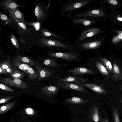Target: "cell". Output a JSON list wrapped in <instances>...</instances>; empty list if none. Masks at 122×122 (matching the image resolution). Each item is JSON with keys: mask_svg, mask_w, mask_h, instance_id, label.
<instances>
[{"mask_svg": "<svg viewBox=\"0 0 122 122\" xmlns=\"http://www.w3.org/2000/svg\"><path fill=\"white\" fill-rule=\"evenodd\" d=\"M104 14V13L102 10L100 9H94L76 14L70 17L84 18L92 19V18H93L102 16Z\"/></svg>", "mask_w": 122, "mask_h": 122, "instance_id": "8992f818", "label": "cell"}, {"mask_svg": "<svg viewBox=\"0 0 122 122\" xmlns=\"http://www.w3.org/2000/svg\"><path fill=\"white\" fill-rule=\"evenodd\" d=\"M101 41L94 39L86 41L75 44L77 48L81 50H94L99 48L101 45Z\"/></svg>", "mask_w": 122, "mask_h": 122, "instance_id": "5b68a950", "label": "cell"}, {"mask_svg": "<svg viewBox=\"0 0 122 122\" xmlns=\"http://www.w3.org/2000/svg\"><path fill=\"white\" fill-rule=\"evenodd\" d=\"M100 31V29L96 27H89L82 30L78 35L75 44L93 39Z\"/></svg>", "mask_w": 122, "mask_h": 122, "instance_id": "3957f363", "label": "cell"}, {"mask_svg": "<svg viewBox=\"0 0 122 122\" xmlns=\"http://www.w3.org/2000/svg\"><path fill=\"white\" fill-rule=\"evenodd\" d=\"M58 80L63 82H74L78 85L81 83L80 82L84 83L86 81V79L83 78L72 76H67L62 78H59Z\"/></svg>", "mask_w": 122, "mask_h": 122, "instance_id": "e0dca14e", "label": "cell"}, {"mask_svg": "<svg viewBox=\"0 0 122 122\" xmlns=\"http://www.w3.org/2000/svg\"><path fill=\"white\" fill-rule=\"evenodd\" d=\"M0 82L10 86L23 89H28V86L25 82L20 79L13 77L1 79Z\"/></svg>", "mask_w": 122, "mask_h": 122, "instance_id": "277c9868", "label": "cell"}, {"mask_svg": "<svg viewBox=\"0 0 122 122\" xmlns=\"http://www.w3.org/2000/svg\"><path fill=\"white\" fill-rule=\"evenodd\" d=\"M11 77L21 79L22 77L25 75V73L15 69H13L12 73L9 75Z\"/></svg>", "mask_w": 122, "mask_h": 122, "instance_id": "f546056e", "label": "cell"}, {"mask_svg": "<svg viewBox=\"0 0 122 122\" xmlns=\"http://www.w3.org/2000/svg\"></svg>", "mask_w": 122, "mask_h": 122, "instance_id": "7dc6e473", "label": "cell"}, {"mask_svg": "<svg viewBox=\"0 0 122 122\" xmlns=\"http://www.w3.org/2000/svg\"><path fill=\"white\" fill-rule=\"evenodd\" d=\"M117 19L119 20L122 21V17H118Z\"/></svg>", "mask_w": 122, "mask_h": 122, "instance_id": "ee69618b", "label": "cell"}, {"mask_svg": "<svg viewBox=\"0 0 122 122\" xmlns=\"http://www.w3.org/2000/svg\"><path fill=\"white\" fill-rule=\"evenodd\" d=\"M0 19L2 22L7 23L9 22L10 20L9 18L1 11L0 12Z\"/></svg>", "mask_w": 122, "mask_h": 122, "instance_id": "d6a6232c", "label": "cell"}, {"mask_svg": "<svg viewBox=\"0 0 122 122\" xmlns=\"http://www.w3.org/2000/svg\"><path fill=\"white\" fill-rule=\"evenodd\" d=\"M38 43L46 47L64 49L71 51H76L77 50L75 46L69 43L54 39L41 38L39 39Z\"/></svg>", "mask_w": 122, "mask_h": 122, "instance_id": "7a4b0ae2", "label": "cell"}, {"mask_svg": "<svg viewBox=\"0 0 122 122\" xmlns=\"http://www.w3.org/2000/svg\"><path fill=\"white\" fill-rule=\"evenodd\" d=\"M26 74L30 80H33L39 77V73L38 72L30 66L28 69Z\"/></svg>", "mask_w": 122, "mask_h": 122, "instance_id": "cb8c5ba5", "label": "cell"}, {"mask_svg": "<svg viewBox=\"0 0 122 122\" xmlns=\"http://www.w3.org/2000/svg\"><path fill=\"white\" fill-rule=\"evenodd\" d=\"M0 89L4 91L11 92H14L15 91L6 85L0 83Z\"/></svg>", "mask_w": 122, "mask_h": 122, "instance_id": "d590c367", "label": "cell"}, {"mask_svg": "<svg viewBox=\"0 0 122 122\" xmlns=\"http://www.w3.org/2000/svg\"><path fill=\"white\" fill-rule=\"evenodd\" d=\"M62 82V84L60 86L65 89L71 90L74 91L87 93V91L84 88L78 85L70 82Z\"/></svg>", "mask_w": 122, "mask_h": 122, "instance_id": "9a60e30c", "label": "cell"}, {"mask_svg": "<svg viewBox=\"0 0 122 122\" xmlns=\"http://www.w3.org/2000/svg\"><path fill=\"white\" fill-rule=\"evenodd\" d=\"M88 117L90 120L94 122H102V117L98 107L93 104L89 110Z\"/></svg>", "mask_w": 122, "mask_h": 122, "instance_id": "8fae6325", "label": "cell"}, {"mask_svg": "<svg viewBox=\"0 0 122 122\" xmlns=\"http://www.w3.org/2000/svg\"><path fill=\"white\" fill-rule=\"evenodd\" d=\"M7 73L6 71L0 66V74L1 75V74H5L7 75Z\"/></svg>", "mask_w": 122, "mask_h": 122, "instance_id": "60d3db41", "label": "cell"}, {"mask_svg": "<svg viewBox=\"0 0 122 122\" xmlns=\"http://www.w3.org/2000/svg\"><path fill=\"white\" fill-rule=\"evenodd\" d=\"M15 103V102H12L1 106L0 108V114H3L9 111L13 107Z\"/></svg>", "mask_w": 122, "mask_h": 122, "instance_id": "484cf974", "label": "cell"}, {"mask_svg": "<svg viewBox=\"0 0 122 122\" xmlns=\"http://www.w3.org/2000/svg\"><path fill=\"white\" fill-rule=\"evenodd\" d=\"M13 59L14 61L22 62L35 67L40 65V63L29 58L20 55L17 56L16 57H14Z\"/></svg>", "mask_w": 122, "mask_h": 122, "instance_id": "2e32d148", "label": "cell"}, {"mask_svg": "<svg viewBox=\"0 0 122 122\" xmlns=\"http://www.w3.org/2000/svg\"><path fill=\"white\" fill-rule=\"evenodd\" d=\"M59 89L58 87L53 86H45L41 88L42 93L49 97L56 94Z\"/></svg>", "mask_w": 122, "mask_h": 122, "instance_id": "5bb4252c", "label": "cell"}, {"mask_svg": "<svg viewBox=\"0 0 122 122\" xmlns=\"http://www.w3.org/2000/svg\"><path fill=\"white\" fill-rule=\"evenodd\" d=\"M41 37L43 38H47L49 37H54L58 39L69 41V40L65 39L61 36L52 32L46 29H41Z\"/></svg>", "mask_w": 122, "mask_h": 122, "instance_id": "ffe728a7", "label": "cell"}, {"mask_svg": "<svg viewBox=\"0 0 122 122\" xmlns=\"http://www.w3.org/2000/svg\"><path fill=\"white\" fill-rule=\"evenodd\" d=\"M38 71L39 77L36 81L38 82L50 77L53 75L54 71L47 67H43L39 66L35 67Z\"/></svg>", "mask_w": 122, "mask_h": 122, "instance_id": "30bf717a", "label": "cell"}, {"mask_svg": "<svg viewBox=\"0 0 122 122\" xmlns=\"http://www.w3.org/2000/svg\"><path fill=\"white\" fill-rule=\"evenodd\" d=\"M13 97V96L5 97H1L0 99V104L7 102L10 100Z\"/></svg>", "mask_w": 122, "mask_h": 122, "instance_id": "8d00e7d4", "label": "cell"}, {"mask_svg": "<svg viewBox=\"0 0 122 122\" xmlns=\"http://www.w3.org/2000/svg\"><path fill=\"white\" fill-rule=\"evenodd\" d=\"M26 24L27 25L32 26L36 30H39L40 28V24L39 22H26Z\"/></svg>", "mask_w": 122, "mask_h": 122, "instance_id": "e575fe53", "label": "cell"}, {"mask_svg": "<svg viewBox=\"0 0 122 122\" xmlns=\"http://www.w3.org/2000/svg\"><path fill=\"white\" fill-rule=\"evenodd\" d=\"M26 111L27 113L30 114H33L34 113V110L30 108H28L26 109Z\"/></svg>", "mask_w": 122, "mask_h": 122, "instance_id": "f35d334b", "label": "cell"}, {"mask_svg": "<svg viewBox=\"0 0 122 122\" xmlns=\"http://www.w3.org/2000/svg\"><path fill=\"white\" fill-rule=\"evenodd\" d=\"M82 86L86 87L93 91L98 94L106 93V90L101 86L94 83H87L81 85Z\"/></svg>", "mask_w": 122, "mask_h": 122, "instance_id": "4fadbf2b", "label": "cell"}, {"mask_svg": "<svg viewBox=\"0 0 122 122\" xmlns=\"http://www.w3.org/2000/svg\"><path fill=\"white\" fill-rule=\"evenodd\" d=\"M42 63L45 66L51 67H56L58 66L57 62L54 59L51 58L44 59Z\"/></svg>", "mask_w": 122, "mask_h": 122, "instance_id": "603a6c76", "label": "cell"}, {"mask_svg": "<svg viewBox=\"0 0 122 122\" xmlns=\"http://www.w3.org/2000/svg\"><path fill=\"white\" fill-rule=\"evenodd\" d=\"M119 101L121 104L122 107V98H119Z\"/></svg>", "mask_w": 122, "mask_h": 122, "instance_id": "7bdbcfd3", "label": "cell"}, {"mask_svg": "<svg viewBox=\"0 0 122 122\" xmlns=\"http://www.w3.org/2000/svg\"><path fill=\"white\" fill-rule=\"evenodd\" d=\"M10 39L11 42L13 45L16 48L19 49L20 47L19 44L15 36L13 35H12Z\"/></svg>", "mask_w": 122, "mask_h": 122, "instance_id": "836d02e7", "label": "cell"}, {"mask_svg": "<svg viewBox=\"0 0 122 122\" xmlns=\"http://www.w3.org/2000/svg\"><path fill=\"white\" fill-rule=\"evenodd\" d=\"M95 63L96 66L101 73L106 76H110L107 69L100 62L96 61Z\"/></svg>", "mask_w": 122, "mask_h": 122, "instance_id": "d4e9b609", "label": "cell"}, {"mask_svg": "<svg viewBox=\"0 0 122 122\" xmlns=\"http://www.w3.org/2000/svg\"><path fill=\"white\" fill-rule=\"evenodd\" d=\"M75 51H76L66 52H51L49 53V55L51 57L57 58L71 61L76 59L77 57V54Z\"/></svg>", "mask_w": 122, "mask_h": 122, "instance_id": "52a82bcc", "label": "cell"}, {"mask_svg": "<svg viewBox=\"0 0 122 122\" xmlns=\"http://www.w3.org/2000/svg\"><path fill=\"white\" fill-rule=\"evenodd\" d=\"M102 122H109L108 119L107 118H102Z\"/></svg>", "mask_w": 122, "mask_h": 122, "instance_id": "b9f144b4", "label": "cell"}, {"mask_svg": "<svg viewBox=\"0 0 122 122\" xmlns=\"http://www.w3.org/2000/svg\"><path fill=\"white\" fill-rule=\"evenodd\" d=\"M120 88L122 90V85L121 86Z\"/></svg>", "mask_w": 122, "mask_h": 122, "instance_id": "f6af8a7d", "label": "cell"}, {"mask_svg": "<svg viewBox=\"0 0 122 122\" xmlns=\"http://www.w3.org/2000/svg\"><path fill=\"white\" fill-rule=\"evenodd\" d=\"M13 63L15 66L26 73L30 66L29 65L21 62L14 61Z\"/></svg>", "mask_w": 122, "mask_h": 122, "instance_id": "83f0119b", "label": "cell"}, {"mask_svg": "<svg viewBox=\"0 0 122 122\" xmlns=\"http://www.w3.org/2000/svg\"><path fill=\"white\" fill-rule=\"evenodd\" d=\"M70 19L73 24L78 27L80 25H83L86 28H89L95 22V20L84 18H72Z\"/></svg>", "mask_w": 122, "mask_h": 122, "instance_id": "ba28073f", "label": "cell"}, {"mask_svg": "<svg viewBox=\"0 0 122 122\" xmlns=\"http://www.w3.org/2000/svg\"><path fill=\"white\" fill-rule=\"evenodd\" d=\"M99 59L103 62L105 67L109 72L111 73L112 71L113 66L111 62L105 58L99 57Z\"/></svg>", "mask_w": 122, "mask_h": 122, "instance_id": "f1b7e54d", "label": "cell"}, {"mask_svg": "<svg viewBox=\"0 0 122 122\" xmlns=\"http://www.w3.org/2000/svg\"><path fill=\"white\" fill-rule=\"evenodd\" d=\"M1 8L6 13H8L12 10L17 8L21 5L13 0H2L0 2Z\"/></svg>", "mask_w": 122, "mask_h": 122, "instance_id": "9c48e42d", "label": "cell"}, {"mask_svg": "<svg viewBox=\"0 0 122 122\" xmlns=\"http://www.w3.org/2000/svg\"><path fill=\"white\" fill-rule=\"evenodd\" d=\"M67 72L76 75H83L87 74H93L95 73L91 70L84 67H77L67 70Z\"/></svg>", "mask_w": 122, "mask_h": 122, "instance_id": "7c38bea8", "label": "cell"}, {"mask_svg": "<svg viewBox=\"0 0 122 122\" xmlns=\"http://www.w3.org/2000/svg\"><path fill=\"white\" fill-rule=\"evenodd\" d=\"M34 12L35 15L38 20L42 19L45 15L46 12L38 4L36 6Z\"/></svg>", "mask_w": 122, "mask_h": 122, "instance_id": "44dd1931", "label": "cell"}, {"mask_svg": "<svg viewBox=\"0 0 122 122\" xmlns=\"http://www.w3.org/2000/svg\"><path fill=\"white\" fill-rule=\"evenodd\" d=\"M112 117L113 122H121L118 111L116 108L113 109Z\"/></svg>", "mask_w": 122, "mask_h": 122, "instance_id": "4dcf8cb0", "label": "cell"}, {"mask_svg": "<svg viewBox=\"0 0 122 122\" xmlns=\"http://www.w3.org/2000/svg\"><path fill=\"white\" fill-rule=\"evenodd\" d=\"M112 78L116 81L121 80L122 78V74L118 66L115 62H113Z\"/></svg>", "mask_w": 122, "mask_h": 122, "instance_id": "ac0fdd59", "label": "cell"}, {"mask_svg": "<svg viewBox=\"0 0 122 122\" xmlns=\"http://www.w3.org/2000/svg\"><path fill=\"white\" fill-rule=\"evenodd\" d=\"M11 17L26 24L24 16L22 13L17 8L10 11L8 13Z\"/></svg>", "mask_w": 122, "mask_h": 122, "instance_id": "d6986e66", "label": "cell"}, {"mask_svg": "<svg viewBox=\"0 0 122 122\" xmlns=\"http://www.w3.org/2000/svg\"><path fill=\"white\" fill-rule=\"evenodd\" d=\"M122 39V32H121L118 35L114 37L112 40V42L115 43Z\"/></svg>", "mask_w": 122, "mask_h": 122, "instance_id": "74e56055", "label": "cell"}, {"mask_svg": "<svg viewBox=\"0 0 122 122\" xmlns=\"http://www.w3.org/2000/svg\"><path fill=\"white\" fill-rule=\"evenodd\" d=\"M25 122H29V121H26Z\"/></svg>", "mask_w": 122, "mask_h": 122, "instance_id": "bcb514c9", "label": "cell"}, {"mask_svg": "<svg viewBox=\"0 0 122 122\" xmlns=\"http://www.w3.org/2000/svg\"><path fill=\"white\" fill-rule=\"evenodd\" d=\"M11 17L17 27L20 30L23 31L27 32L28 30V29L27 28L26 23L19 21L12 17Z\"/></svg>", "mask_w": 122, "mask_h": 122, "instance_id": "4316f807", "label": "cell"}, {"mask_svg": "<svg viewBox=\"0 0 122 122\" xmlns=\"http://www.w3.org/2000/svg\"><path fill=\"white\" fill-rule=\"evenodd\" d=\"M0 66L5 70L9 68H12L11 62L8 60H6L3 62H0Z\"/></svg>", "mask_w": 122, "mask_h": 122, "instance_id": "1f68e13d", "label": "cell"}, {"mask_svg": "<svg viewBox=\"0 0 122 122\" xmlns=\"http://www.w3.org/2000/svg\"><path fill=\"white\" fill-rule=\"evenodd\" d=\"M107 1L111 4L115 5L117 3V1L116 0H107Z\"/></svg>", "mask_w": 122, "mask_h": 122, "instance_id": "ab89813d", "label": "cell"}, {"mask_svg": "<svg viewBox=\"0 0 122 122\" xmlns=\"http://www.w3.org/2000/svg\"><path fill=\"white\" fill-rule=\"evenodd\" d=\"M66 102L68 103L75 104H81L86 102V101L81 98L73 97L66 99L65 100Z\"/></svg>", "mask_w": 122, "mask_h": 122, "instance_id": "7402d4cb", "label": "cell"}, {"mask_svg": "<svg viewBox=\"0 0 122 122\" xmlns=\"http://www.w3.org/2000/svg\"><path fill=\"white\" fill-rule=\"evenodd\" d=\"M93 0H69L65 2L60 10L62 15L69 16L73 11L79 9L91 3Z\"/></svg>", "mask_w": 122, "mask_h": 122, "instance_id": "6da1fadb", "label": "cell"}]
</instances>
